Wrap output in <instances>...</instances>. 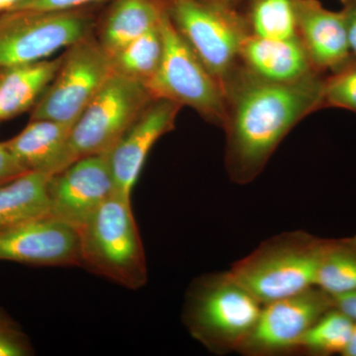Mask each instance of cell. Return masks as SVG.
<instances>
[{
    "mask_svg": "<svg viewBox=\"0 0 356 356\" xmlns=\"http://www.w3.org/2000/svg\"><path fill=\"white\" fill-rule=\"evenodd\" d=\"M327 76L271 83L238 65L224 86L225 166L231 181L240 185L254 181L293 128L324 108Z\"/></svg>",
    "mask_w": 356,
    "mask_h": 356,
    "instance_id": "cell-1",
    "label": "cell"
},
{
    "mask_svg": "<svg viewBox=\"0 0 356 356\" xmlns=\"http://www.w3.org/2000/svg\"><path fill=\"white\" fill-rule=\"evenodd\" d=\"M262 305L231 271L202 274L185 293L181 320L191 336L214 355L238 353Z\"/></svg>",
    "mask_w": 356,
    "mask_h": 356,
    "instance_id": "cell-2",
    "label": "cell"
},
{
    "mask_svg": "<svg viewBox=\"0 0 356 356\" xmlns=\"http://www.w3.org/2000/svg\"><path fill=\"white\" fill-rule=\"evenodd\" d=\"M327 241L301 229L285 232L262 242L229 271L266 305L316 286Z\"/></svg>",
    "mask_w": 356,
    "mask_h": 356,
    "instance_id": "cell-3",
    "label": "cell"
},
{
    "mask_svg": "<svg viewBox=\"0 0 356 356\" xmlns=\"http://www.w3.org/2000/svg\"><path fill=\"white\" fill-rule=\"evenodd\" d=\"M79 232L81 266L127 289L147 284L146 254L131 197L115 191Z\"/></svg>",
    "mask_w": 356,
    "mask_h": 356,
    "instance_id": "cell-4",
    "label": "cell"
},
{
    "mask_svg": "<svg viewBox=\"0 0 356 356\" xmlns=\"http://www.w3.org/2000/svg\"><path fill=\"white\" fill-rule=\"evenodd\" d=\"M153 99L146 84L114 72L72 126L58 172L84 156L109 154Z\"/></svg>",
    "mask_w": 356,
    "mask_h": 356,
    "instance_id": "cell-5",
    "label": "cell"
},
{
    "mask_svg": "<svg viewBox=\"0 0 356 356\" xmlns=\"http://www.w3.org/2000/svg\"><path fill=\"white\" fill-rule=\"evenodd\" d=\"M163 51L161 64L147 83L152 96L195 110L207 122L222 128L226 97L222 86L206 69L166 11L161 21Z\"/></svg>",
    "mask_w": 356,
    "mask_h": 356,
    "instance_id": "cell-6",
    "label": "cell"
},
{
    "mask_svg": "<svg viewBox=\"0 0 356 356\" xmlns=\"http://www.w3.org/2000/svg\"><path fill=\"white\" fill-rule=\"evenodd\" d=\"M88 8L50 11L11 9L0 13V67L49 58L92 34Z\"/></svg>",
    "mask_w": 356,
    "mask_h": 356,
    "instance_id": "cell-7",
    "label": "cell"
},
{
    "mask_svg": "<svg viewBox=\"0 0 356 356\" xmlns=\"http://www.w3.org/2000/svg\"><path fill=\"white\" fill-rule=\"evenodd\" d=\"M166 1L178 32L224 90L240 65L243 40L250 34L242 14L199 0Z\"/></svg>",
    "mask_w": 356,
    "mask_h": 356,
    "instance_id": "cell-8",
    "label": "cell"
},
{
    "mask_svg": "<svg viewBox=\"0 0 356 356\" xmlns=\"http://www.w3.org/2000/svg\"><path fill=\"white\" fill-rule=\"evenodd\" d=\"M114 72L111 58L92 34L67 47L50 86L30 114L74 124Z\"/></svg>",
    "mask_w": 356,
    "mask_h": 356,
    "instance_id": "cell-9",
    "label": "cell"
},
{
    "mask_svg": "<svg viewBox=\"0 0 356 356\" xmlns=\"http://www.w3.org/2000/svg\"><path fill=\"white\" fill-rule=\"evenodd\" d=\"M334 307V297L318 286L262 305L257 324L238 353L248 356L298 353L306 332Z\"/></svg>",
    "mask_w": 356,
    "mask_h": 356,
    "instance_id": "cell-10",
    "label": "cell"
},
{
    "mask_svg": "<svg viewBox=\"0 0 356 356\" xmlns=\"http://www.w3.org/2000/svg\"><path fill=\"white\" fill-rule=\"evenodd\" d=\"M114 192L109 154L84 156L49 177V216L79 229Z\"/></svg>",
    "mask_w": 356,
    "mask_h": 356,
    "instance_id": "cell-11",
    "label": "cell"
},
{
    "mask_svg": "<svg viewBox=\"0 0 356 356\" xmlns=\"http://www.w3.org/2000/svg\"><path fill=\"white\" fill-rule=\"evenodd\" d=\"M0 261L35 266H81L79 229L49 216L0 233Z\"/></svg>",
    "mask_w": 356,
    "mask_h": 356,
    "instance_id": "cell-12",
    "label": "cell"
},
{
    "mask_svg": "<svg viewBox=\"0 0 356 356\" xmlns=\"http://www.w3.org/2000/svg\"><path fill=\"white\" fill-rule=\"evenodd\" d=\"M180 109L177 103L154 98L117 143L109 153L115 191L131 197L149 152L175 129Z\"/></svg>",
    "mask_w": 356,
    "mask_h": 356,
    "instance_id": "cell-13",
    "label": "cell"
},
{
    "mask_svg": "<svg viewBox=\"0 0 356 356\" xmlns=\"http://www.w3.org/2000/svg\"><path fill=\"white\" fill-rule=\"evenodd\" d=\"M297 36L314 67L327 74L334 72L353 56L341 11L334 13L318 0H296Z\"/></svg>",
    "mask_w": 356,
    "mask_h": 356,
    "instance_id": "cell-14",
    "label": "cell"
},
{
    "mask_svg": "<svg viewBox=\"0 0 356 356\" xmlns=\"http://www.w3.org/2000/svg\"><path fill=\"white\" fill-rule=\"evenodd\" d=\"M240 65L254 76L277 83L323 74L312 64L298 36L269 38L248 34L241 48Z\"/></svg>",
    "mask_w": 356,
    "mask_h": 356,
    "instance_id": "cell-15",
    "label": "cell"
},
{
    "mask_svg": "<svg viewBox=\"0 0 356 356\" xmlns=\"http://www.w3.org/2000/svg\"><path fill=\"white\" fill-rule=\"evenodd\" d=\"M63 56L0 67V122L32 111L57 74Z\"/></svg>",
    "mask_w": 356,
    "mask_h": 356,
    "instance_id": "cell-16",
    "label": "cell"
},
{
    "mask_svg": "<svg viewBox=\"0 0 356 356\" xmlns=\"http://www.w3.org/2000/svg\"><path fill=\"white\" fill-rule=\"evenodd\" d=\"M72 126L49 119H35L13 139L6 140V145L26 170L51 175L58 172Z\"/></svg>",
    "mask_w": 356,
    "mask_h": 356,
    "instance_id": "cell-17",
    "label": "cell"
},
{
    "mask_svg": "<svg viewBox=\"0 0 356 356\" xmlns=\"http://www.w3.org/2000/svg\"><path fill=\"white\" fill-rule=\"evenodd\" d=\"M168 11L166 0H114L98 41L110 57L145 33L158 27Z\"/></svg>",
    "mask_w": 356,
    "mask_h": 356,
    "instance_id": "cell-18",
    "label": "cell"
},
{
    "mask_svg": "<svg viewBox=\"0 0 356 356\" xmlns=\"http://www.w3.org/2000/svg\"><path fill=\"white\" fill-rule=\"evenodd\" d=\"M49 177L44 172H27L0 186V233L49 215Z\"/></svg>",
    "mask_w": 356,
    "mask_h": 356,
    "instance_id": "cell-19",
    "label": "cell"
},
{
    "mask_svg": "<svg viewBox=\"0 0 356 356\" xmlns=\"http://www.w3.org/2000/svg\"><path fill=\"white\" fill-rule=\"evenodd\" d=\"M316 286L332 297L356 290V235L329 238L317 274Z\"/></svg>",
    "mask_w": 356,
    "mask_h": 356,
    "instance_id": "cell-20",
    "label": "cell"
},
{
    "mask_svg": "<svg viewBox=\"0 0 356 356\" xmlns=\"http://www.w3.org/2000/svg\"><path fill=\"white\" fill-rule=\"evenodd\" d=\"M296 0H242V14L250 34L269 38L297 36Z\"/></svg>",
    "mask_w": 356,
    "mask_h": 356,
    "instance_id": "cell-21",
    "label": "cell"
},
{
    "mask_svg": "<svg viewBox=\"0 0 356 356\" xmlns=\"http://www.w3.org/2000/svg\"><path fill=\"white\" fill-rule=\"evenodd\" d=\"M163 51V42L159 23L158 27L126 44L110 58L115 72L147 86L158 72Z\"/></svg>",
    "mask_w": 356,
    "mask_h": 356,
    "instance_id": "cell-22",
    "label": "cell"
},
{
    "mask_svg": "<svg viewBox=\"0 0 356 356\" xmlns=\"http://www.w3.org/2000/svg\"><path fill=\"white\" fill-rule=\"evenodd\" d=\"M355 322L336 307L315 323L300 341L298 353L317 356L343 355Z\"/></svg>",
    "mask_w": 356,
    "mask_h": 356,
    "instance_id": "cell-23",
    "label": "cell"
},
{
    "mask_svg": "<svg viewBox=\"0 0 356 356\" xmlns=\"http://www.w3.org/2000/svg\"><path fill=\"white\" fill-rule=\"evenodd\" d=\"M325 107L350 110L356 113L355 56H351L341 69L325 76L324 108Z\"/></svg>",
    "mask_w": 356,
    "mask_h": 356,
    "instance_id": "cell-24",
    "label": "cell"
},
{
    "mask_svg": "<svg viewBox=\"0 0 356 356\" xmlns=\"http://www.w3.org/2000/svg\"><path fill=\"white\" fill-rule=\"evenodd\" d=\"M29 337L19 325L0 309V356L34 355Z\"/></svg>",
    "mask_w": 356,
    "mask_h": 356,
    "instance_id": "cell-25",
    "label": "cell"
},
{
    "mask_svg": "<svg viewBox=\"0 0 356 356\" xmlns=\"http://www.w3.org/2000/svg\"><path fill=\"white\" fill-rule=\"evenodd\" d=\"M107 0H22L13 9L65 11L88 8L89 6Z\"/></svg>",
    "mask_w": 356,
    "mask_h": 356,
    "instance_id": "cell-26",
    "label": "cell"
},
{
    "mask_svg": "<svg viewBox=\"0 0 356 356\" xmlns=\"http://www.w3.org/2000/svg\"><path fill=\"white\" fill-rule=\"evenodd\" d=\"M27 172L9 151L6 142H0V186Z\"/></svg>",
    "mask_w": 356,
    "mask_h": 356,
    "instance_id": "cell-27",
    "label": "cell"
},
{
    "mask_svg": "<svg viewBox=\"0 0 356 356\" xmlns=\"http://www.w3.org/2000/svg\"><path fill=\"white\" fill-rule=\"evenodd\" d=\"M351 54L356 57V0H341Z\"/></svg>",
    "mask_w": 356,
    "mask_h": 356,
    "instance_id": "cell-28",
    "label": "cell"
},
{
    "mask_svg": "<svg viewBox=\"0 0 356 356\" xmlns=\"http://www.w3.org/2000/svg\"><path fill=\"white\" fill-rule=\"evenodd\" d=\"M334 299L336 308L343 312L353 322L356 323V290L355 291L348 293V294L334 297Z\"/></svg>",
    "mask_w": 356,
    "mask_h": 356,
    "instance_id": "cell-29",
    "label": "cell"
},
{
    "mask_svg": "<svg viewBox=\"0 0 356 356\" xmlns=\"http://www.w3.org/2000/svg\"><path fill=\"white\" fill-rule=\"evenodd\" d=\"M199 1L210 4V6L231 9V10H238L242 0H199Z\"/></svg>",
    "mask_w": 356,
    "mask_h": 356,
    "instance_id": "cell-30",
    "label": "cell"
},
{
    "mask_svg": "<svg viewBox=\"0 0 356 356\" xmlns=\"http://www.w3.org/2000/svg\"><path fill=\"white\" fill-rule=\"evenodd\" d=\"M343 355L356 356V323H355V325H353L350 341H348V346H346V350H344Z\"/></svg>",
    "mask_w": 356,
    "mask_h": 356,
    "instance_id": "cell-31",
    "label": "cell"
},
{
    "mask_svg": "<svg viewBox=\"0 0 356 356\" xmlns=\"http://www.w3.org/2000/svg\"><path fill=\"white\" fill-rule=\"evenodd\" d=\"M21 1L22 0H0V13L10 10Z\"/></svg>",
    "mask_w": 356,
    "mask_h": 356,
    "instance_id": "cell-32",
    "label": "cell"
}]
</instances>
